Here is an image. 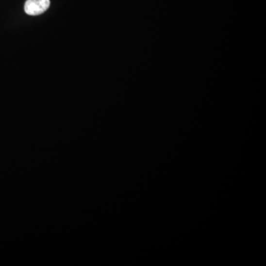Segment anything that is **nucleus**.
I'll return each mask as SVG.
<instances>
[{"label": "nucleus", "instance_id": "1", "mask_svg": "<svg viewBox=\"0 0 266 266\" xmlns=\"http://www.w3.org/2000/svg\"><path fill=\"white\" fill-rule=\"evenodd\" d=\"M50 5V0H27L24 9L28 15L38 16L45 13Z\"/></svg>", "mask_w": 266, "mask_h": 266}]
</instances>
